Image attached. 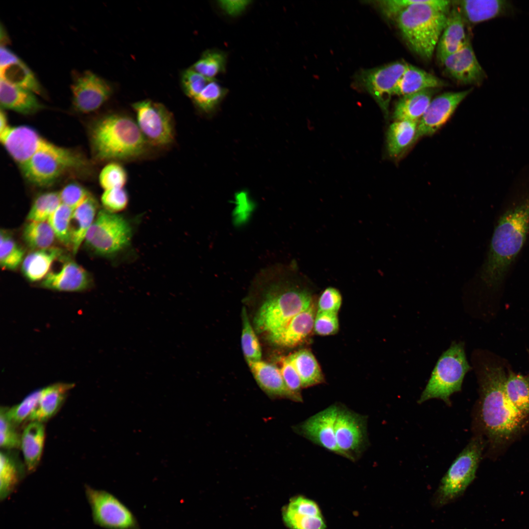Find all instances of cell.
<instances>
[{"mask_svg": "<svg viewBox=\"0 0 529 529\" xmlns=\"http://www.w3.org/2000/svg\"><path fill=\"white\" fill-rule=\"evenodd\" d=\"M227 55L223 51L216 49H208L191 67L204 76L215 79L218 74L225 71Z\"/></svg>", "mask_w": 529, "mask_h": 529, "instance_id": "obj_38", "label": "cell"}, {"mask_svg": "<svg viewBox=\"0 0 529 529\" xmlns=\"http://www.w3.org/2000/svg\"><path fill=\"white\" fill-rule=\"evenodd\" d=\"M136 122L149 145L165 147L174 139L172 113L162 103L145 99L132 104Z\"/></svg>", "mask_w": 529, "mask_h": 529, "instance_id": "obj_11", "label": "cell"}, {"mask_svg": "<svg viewBox=\"0 0 529 529\" xmlns=\"http://www.w3.org/2000/svg\"><path fill=\"white\" fill-rule=\"evenodd\" d=\"M97 203L91 194L72 212L70 222L71 249L76 254L96 216Z\"/></svg>", "mask_w": 529, "mask_h": 529, "instance_id": "obj_25", "label": "cell"}, {"mask_svg": "<svg viewBox=\"0 0 529 529\" xmlns=\"http://www.w3.org/2000/svg\"><path fill=\"white\" fill-rule=\"evenodd\" d=\"M339 330L337 313L331 312L317 311L315 314L313 330L320 336L333 335Z\"/></svg>", "mask_w": 529, "mask_h": 529, "instance_id": "obj_49", "label": "cell"}, {"mask_svg": "<svg viewBox=\"0 0 529 529\" xmlns=\"http://www.w3.org/2000/svg\"><path fill=\"white\" fill-rule=\"evenodd\" d=\"M452 4L436 46L437 59L441 64L447 57L460 49L469 40L465 33V21L457 5Z\"/></svg>", "mask_w": 529, "mask_h": 529, "instance_id": "obj_24", "label": "cell"}, {"mask_svg": "<svg viewBox=\"0 0 529 529\" xmlns=\"http://www.w3.org/2000/svg\"><path fill=\"white\" fill-rule=\"evenodd\" d=\"M288 357L299 376L302 388H308L325 382L320 366L309 350H300Z\"/></svg>", "mask_w": 529, "mask_h": 529, "instance_id": "obj_34", "label": "cell"}, {"mask_svg": "<svg viewBox=\"0 0 529 529\" xmlns=\"http://www.w3.org/2000/svg\"><path fill=\"white\" fill-rule=\"evenodd\" d=\"M20 59L12 51L4 46H1L0 49V67L16 63Z\"/></svg>", "mask_w": 529, "mask_h": 529, "instance_id": "obj_54", "label": "cell"}, {"mask_svg": "<svg viewBox=\"0 0 529 529\" xmlns=\"http://www.w3.org/2000/svg\"><path fill=\"white\" fill-rule=\"evenodd\" d=\"M479 376L480 398L477 420L490 442L501 444L521 430L527 417L507 398L505 387L507 376L501 366L485 363Z\"/></svg>", "mask_w": 529, "mask_h": 529, "instance_id": "obj_2", "label": "cell"}, {"mask_svg": "<svg viewBox=\"0 0 529 529\" xmlns=\"http://www.w3.org/2000/svg\"><path fill=\"white\" fill-rule=\"evenodd\" d=\"M214 79L207 78L190 68L182 73L181 84L185 94L192 99Z\"/></svg>", "mask_w": 529, "mask_h": 529, "instance_id": "obj_46", "label": "cell"}, {"mask_svg": "<svg viewBox=\"0 0 529 529\" xmlns=\"http://www.w3.org/2000/svg\"><path fill=\"white\" fill-rule=\"evenodd\" d=\"M444 85V82L436 76L408 64L398 83L394 95L403 96Z\"/></svg>", "mask_w": 529, "mask_h": 529, "instance_id": "obj_30", "label": "cell"}, {"mask_svg": "<svg viewBox=\"0 0 529 529\" xmlns=\"http://www.w3.org/2000/svg\"><path fill=\"white\" fill-rule=\"evenodd\" d=\"M45 438L43 422L30 421L24 429L21 436V448L27 470H35L41 459Z\"/></svg>", "mask_w": 529, "mask_h": 529, "instance_id": "obj_29", "label": "cell"}, {"mask_svg": "<svg viewBox=\"0 0 529 529\" xmlns=\"http://www.w3.org/2000/svg\"><path fill=\"white\" fill-rule=\"evenodd\" d=\"M61 204L59 192L42 193L34 200L27 214L28 221H46Z\"/></svg>", "mask_w": 529, "mask_h": 529, "instance_id": "obj_40", "label": "cell"}, {"mask_svg": "<svg viewBox=\"0 0 529 529\" xmlns=\"http://www.w3.org/2000/svg\"><path fill=\"white\" fill-rule=\"evenodd\" d=\"M104 209L116 213L123 211L127 207L129 197L124 188H114L104 190L101 196Z\"/></svg>", "mask_w": 529, "mask_h": 529, "instance_id": "obj_48", "label": "cell"}, {"mask_svg": "<svg viewBox=\"0 0 529 529\" xmlns=\"http://www.w3.org/2000/svg\"><path fill=\"white\" fill-rule=\"evenodd\" d=\"M280 371L284 381L289 389L300 398L302 385L299 376L289 357L281 360Z\"/></svg>", "mask_w": 529, "mask_h": 529, "instance_id": "obj_51", "label": "cell"}, {"mask_svg": "<svg viewBox=\"0 0 529 529\" xmlns=\"http://www.w3.org/2000/svg\"><path fill=\"white\" fill-rule=\"evenodd\" d=\"M10 126L6 114L1 109L0 113V135L4 133Z\"/></svg>", "mask_w": 529, "mask_h": 529, "instance_id": "obj_55", "label": "cell"}, {"mask_svg": "<svg viewBox=\"0 0 529 529\" xmlns=\"http://www.w3.org/2000/svg\"><path fill=\"white\" fill-rule=\"evenodd\" d=\"M25 244L33 250L52 247L55 234L48 221H28L22 231Z\"/></svg>", "mask_w": 529, "mask_h": 529, "instance_id": "obj_37", "label": "cell"}, {"mask_svg": "<svg viewBox=\"0 0 529 529\" xmlns=\"http://www.w3.org/2000/svg\"><path fill=\"white\" fill-rule=\"evenodd\" d=\"M242 328L241 344L242 351L247 361H260L262 350L260 344L254 330L250 324L247 312L244 307L242 310Z\"/></svg>", "mask_w": 529, "mask_h": 529, "instance_id": "obj_43", "label": "cell"}, {"mask_svg": "<svg viewBox=\"0 0 529 529\" xmlns=\"http://www.w3.org/2000/svg\"><path fill=\"white\" fill-rule=\"evenodd\" d=\"M17 427L7 418L3 407L0 412V445L4 450L18 448L21 446V436Z\"/></svg>", "mask_w": 529, "mask_h": 529, "instance_id": "obj_47", "label": "cell"}, {"mask_svg": "<svg viewBox=\"0 0 529 529\" xmlns=\"http://www.w3.org/2000/svg\"><path fill=\"white\" fill-rule=\"evenodd\" d=\"M408 63L396 61L384 66L363 71L359 80L387 114L389 104L398 83Z\"/></svg>", "mask_w": 529, "mask_h": 529, "instance_id": "obj_14", "label": "cell"}, {"mask_svg": "<svg viewBox=\"0 0 529 529\" xmlns=\"http://www.w3.org/2000/svg\"><path fill=\"white\" fill-rule=\"evenodd\" d=\"M247 362L259 386L270 398L288 399L297 402L303 401V399L289 389L280 369L276 366L261 360Z\"/></svg>", "mask_w": 529, "mask_h": 529, "instance_id": "obj_23", "label": "cell"}, {"mask_svg": "<svg viewBox=\"0 0 529 529\" xmlns=\"http://www.w3.org/2000/svg\"><path fill=\"white\" fill-rule=\"evenodd\" d=\"M0 103L3 109L23 115L38 112L42 106L33 92L14 86L0 79Z\"/></svg>", "mask_w": 529, "mask_h": 529, "instance_id": "obj_26", "label": "cell"}, {"mask_svg": "<svg viewBox=\"0 0 529 529\" xmlns=\"http://www.w3.org/2000/svg\"><path fill=\"white\" fill-rule=\"evenodd\" d=\"M61 203L73 211L82 204L91 194L80 185L72 183L65 186L59 192Z\"/></svg>", "mask_w": 529, "mask_h": 529, "instance_id": "obj_50", "label": "cell"}, {"mask_svg": "<svg viewBox=\"0 0 529 529\" xmlns=\"http://www.w3.org/2000/svg\"><path fill=\"white\" fill-rule=\"evenodd\" d=\"M90 138L93 156L98 161L136 159L146 153L149 145L136 121L121 114L97 120Z\"/></svg>", "mask_w": 529, "mask_h": 529, "instance_id": "obj_3", "label": "cell"}, {"mask_svg": "<svg viewBox=\"0 0 529 529\" xmlns=\"http://www.w3.org/2000/svg\"><path fill=\"white\" fill-rule=\"evenodd\" d=\"M62 254L63 250L55 247L33 250L25 256L22 263L24 275L31 282L42 281L52 264Z\"/></svg>", "mask_w": 529, "mask_h": 529, "instance_id": "obj_28", "label": "cell"}, {"mask_svg": "<svg viewBox=\"0 0 529 529\" xmlns=\"http://www.w3.org/2000/svg\"><path fill=\"white\" fill-rule=\"evenodd\" d=\"M342 303V296L336 288L329 287L320 294L317 303L318 311L337 313Z\"/></svg>", "mask_w": 529, "mask_h": 529, "instance_id": "obj_52", "label": "cell"}, {"mask_svg": "<svg viewBox=\"0 0 529 529\" xmlns=\"http://www.w3.org/2000/svg\"><path fill=\"white\" fill-rule=\"evenodd\" d=\"M485 442L474 436L456 458L442 479L436 494V502L443 505L461 495L475 479Z\"/></svg>", "mask_w": 529, "mask_h": 529, "instance_id": "obj_8", "label": "cell"}, {"mask_svg": "<svg viewBox=\"0 0 529 529\" xmlns=\"http://www.w3.org/2000/svg\"><path fill=\"white\" fill-rule=\"evenodd\" d=\"M282 517L290 529H325L327 526L317 503L306 498L287 504L283 509Z\"/></svg>", "mask_w": 529, "mask_h": 529, "instance_id": "obj_21", "label": "cell"}, {"mask_svg": "<svg viewBox=\"0 0 529 529\" xmlns=\"http://www.w3.org/2000/svg\"><path fill=\"white\" fill-rule=\"evenodd\" d=\"M250 0H218L217 4L227 15L236 17L241 15L251 3Z\"/></svg>", "mask_w": 529, "mask_h": 529, "instance_id": "obj_53", "label": "cell"}, {"mask_svg": "<svg viewBox=\"0 0 529 529\" xmlns=\"http://www.w3.org/2000/svg\"><path fill=\"white\" fill-rule=\"evenodd\" d=\"M452 1L418 0L393 18L410 49L430 60L444 29Z\"/></svg>", "mask_w": 529, "mask_h": 529, "instance_id": "obj_4", "label": "cell"}, {"mask_svg": "<svg viewBox=\"0 0 529 529\" xmlns=\"http://www.w3.org/2000/svg\"><path fill=\"white\" fill-rule=\"evenodd\" d=\"M315 314L313 303L282 327L268 334V340L275 345L284 347H293L301 344L313 330Z\"/></svg>", "mask_w": 529, "mask_h": 529, "instance_id": "obj_20", "label": "cell"}, {"mask_svg": "<svg viewBox=\"0 0 529 529\" xmlns=\"http://www.w3.org/2000/svg\"><path fill=\"white\" fill-rule=\"evenodd\" d=\"M24 466L18 455L10 450L0 454V498L4 500L15 490L24 474Z\"/></svg>", "mask_w": 529, "mask_h": 529, "instance_id": "obj_32", "label": "cell"}, {"mask_svg": "<svg viewBox=\"0 0 529 529\" xmlns=\"http://www.w3.org/2000/svg\"><path fill=\"white\" fill-rule=\"evenodd\" d=\"M73 384L59 383L41 389L38 405L28 420L43 422L58 411Z\"/></svg>", "mask_w": 529, "mask_h": 529, "instance_id": "obj_27", "label": "cell"}, {"mask_svg": "<svg viewBox=\"0 0 529 529\" xmlns=\"http://www.w3.org/2000/svg\"><path fill=\"white\" fill-rule=\"evenodd\" d=\"M418 121H395L386 135L387 149L391 157H397L414 144Z\"/></svg>", "mask_w": 529, "mask_h": 529, "instance_id": "obj_33", "label": "cell"}, {"mask_svg": "<svg viewBox=\"0 0 529 529\" xmlns=\"http://www.w3.org/2000/svg\"><path fill=\"white\" fill-rule=\"evenodd\" d=\"M0 79L14 86L40 94L42 87L30 69L21 60L0 67Z\"/></svg>", "mask_w": 529, "mask_h": 529, "instance_id": "obj_35", "label": "cell"}, {"mask_svg": "<svg viewBox=\"0 0 529 529\" xmlns=\"http://www.w3.org/2000/svg\"><path fill=\"white\" fill-rule=\"evenodd\" d=\"M127 173L124 168L116 161L106 164L101 170L99 183L104 190L123 188L127 181Z\"/></svg>", "mask_w": 529, "mask_h": 529, "instance_id": "obj_45", "label": "cell"}, {"mask_svg": "<svg viewBox=\"0 0 529 529\" xmlns=\"http://www.w3.org/2000/svg\"><path fill=\"white\" fill-rule=\"evenodd\" d=\"M85 495L94 523L105 529H140L132 511L111 493L85 486Z\"/></svg>", "mask_w": 529, "mask_h": 529, "instance_id": "obj_10", "label": "cell"}, {"mask_svg": "<svg viewBox=\"0 0 529 529\" xmlns=\"http://www.w3.org/2000/svg\"><path fill=\"white\" fill-rule=\"evenodd\" d=\"M72 92L75 109L82 113H89L99 109L109 99L112 89L105 80L87 71L75 79Z\"/></svg>", "mask_w": 529, "mask_h": 529, "instance_id": "obj_16", "label": "cell"}, {"mask_svg": "<svg viewBox=\"0 0 529 529\" xmlns=\"http://www.w3.org/2000/svg\"><path fill=\"white\" fill-rule=\"evenodd\" d=\"M433 89L401 96L397 101L393 114L395 121H418L432 99Z\"/></svg>", "mask_w": 529, "mask_h": 529, "instance_id": "obj_31", "label": "cell"}, {"mask_svg": "<svg viewBox=\"0 0 529 529\" xmlns=\"http://www.w3.org/2000/svg\"><path fill=\"white\" fill-rule=\"evenodd\" d=\"M472 89L459 92H446L432 99L418 122L414 140L435 133L450 119L458 105L471 92Z\"/></svg>", "mask_w": 529, "mask_h": 529, "instance_id": "obj_17", "label": "cell"}, {"mask_svg": "<svg viewBox=\"0 0 529 529\" xmlns=\"http://www.w3.org/2000/svg\"><path fill=\"white\" fill-rule=\"evenodd\" d=\"M58 269L50 270L41 281V286L61 291H80L90 286L89 274L82 266L70 259H63Z\"/></svg>", "mask_w": 529, "mask_h": 529, "instance_id": "obj_19", "label": "cell"}, {"mask_svg": "<svg viewBox=\"0 0 529 529\" xmlns=\"http://www.w3.org/2000/svg\"><path fill=\"white\" fill-rule=\"evenodd\" d=\"M227 93V89L214 79L192 100L200 111L209 114L217 108Z\"/></svg>", "mask_w": 529, "mask_h": 529, "instance_id": "obj_41", "label": "cell"}, {"mask_svg": "<svg viewBox=\"0 0 529 529\" xmlns=\"http://www.w3.org/2000/svg\"><path fill=\"white\" fill-rule=\"evenodd\" d=\"M252 284L263 291V299L254 317L258 332L269 334L284 326L313 303V284L297 263H276L255 275Z\"/></svg>", "mask_w": 529, "mask_h": 529, "instance_id": "obj_1", "label": "cell"}, {"mask_svg": "<svg viewBox=\"0 0 529 529\" xmlns=\"http://www.w3.org/2000/svg\"><path fill=\"white\" fill-rule=\"evenodd\" d=\"M85 164L77 153L61 147L54 151L38 153L20 167L25 179L38 187L51 185L66 172Z\"/></svg>", "mask_w": 529, "mask_h": 529, "instance_id": "obj_9", "label": "cell"}, {"mask_svg": "<svg viewBox=\"0 0 529 529\" xmlns=\"http://www.w3.org/2000/svg\"><path fill=\"white\" fill-rule=\"evenodd\" d=\"M338 408L337 404L330 406L295 426L293 431L313 443L341 456L335 433Z\"/></svg>", "mask_w": 529, "mask_h": 529, "instance_id": "obj_15", "label": "cell"}, {"mask_svg": "<svg viewBox=\"0 0 529 529\" xmlns=\"http://www.w3.org/2000/svg\"><path fill=\"white\" fill-rule=\"evenodd\" d=\"M0 140L20 167L38 153L56 150L61 147L44 138L32 128L25 125L10 126L0 135Z\"/></svg>", "mask_w": 529, "mask_h": 529, "instance_id": "obj_13", "label": "cell"}, {"mask_svg": "<svg viewBox=\"0 0 529 529\" xmlns=\"http://www.w3.org/2000/svg\"><path fill=\"white\" fill-rule=\"evenodd\" d=\"M458 8L464 20L475 24L499 17L512 15L513 4L506 0H463L452 1Z\"/></svg>", "mask_w": 529, "mask_h": 529, "instance_id": "obj_22", "label": "cell"}, {"mask_svg": "<svg viewBox=\"0 0 529 529\" xmlns=\"http://www.w3.org/2000/svg\"><path fill=\"white\" fill-rule=\"evenodd\" d=\"M442 64L448 75L463 84L480 85L486 77L470 40L460 49L447 57Z\"/></svg>", "mask_w": 529, "mask_h": 529, "instance_id": "obj_18", "label": "cell"}, {"mask_svg": "<svg viewBox=\"0 0 529 529\" xmlns=\"http://www.w3.org/2000/svg\"><path fill=\"white\" fill-rule=\"evenodd\" d=\"M529 230V196L506 212L494 230L482 277L493 284L501 279L523 247Z\"/></svg>", "mask_w": 529, "mask_h": 529, "instance_id": "obj_5", "label": "cell"}, {"mask_svg": "<svg viewBox=\"0 0 529 529\" xmlns=\"http://www.w3.org/2000/svg\"><path fill=\"white\" fill-rule=\"evenodd\" d=\"M40 394L41 389L36 390L26 396L19 404L10 408L3 407L8 420L16 427L28 420L38 405Z\"/></svg>", "mask_w": 529, "mask_h": 529, "instance_id": "obj_44", "label": "cell"}, {"mask_svg": "<svg viewBox=\"0 0 529 529\" xmlns=\"http://www.w3.org/2000/svg\"><path fill=\"white\" fill-rule=\"evenodd\" d=\"M470 369L464 343L453 341L439 357L418 403L437 398L450 406V396L461 390L464 378Z\"/></svg>", "mask_w": 529, "mask_h": 529, "instance_id": "obj_6", "label": "cell"}, {"mask_svg": "<svg viewBox=\"0 0 529 529\" xmlns=\"http://www.w3.org/2000/svg\"><path fill=\"white\" fill-rule=\"evenodd\" d=\"M505 391L510 402L524 415L529 416V375L510 372L505 383Z\"/></svg>", "mask_w": 529, "mask_h": 529, "instance_id": "obj_36", "label": "cell"}, {"mask_svg": "<svg viewBox=\"0 0 529 529\" xmlns=\"http://www.w3.org/2000/svg\"><path fill=\"white\" fill-rule=\"evenodd\" d=\"M24 251L6 230H0V264L3 269L14 270L22 263Z\"/></svg>", "mask_w": 529, "mask_h": 529, "instance_id": "obj_39", "label": "cell"}, {"mask_svg": "<svg viewBox=\"0 0 529 529\" xmlns=\"http://www.w3.org/2000/svg\"><path fill=\"white\" fill-rule=\"evenodd\" d=\"M72 212V209L61 203L48 220L56 238L63 245L70 248V222Z\"/></svg>", "mask_w": 529, "mask_h": 529, "instance_id": "obj_42", "label": "cell"}, {"mask_svg": "<svg viewBox=\"0 0 529 529\" xmlns=\"http://www.w3.org/2000/svg\"><path fill=\"white\" fill-rule=\"evenodd\" d=\"M132 235L129 222L117 213L105 209L98 211L86 235L85 246L95 254L110 257L124 250Z\"/></svg>", "mask_w": 529, "mask_h": 529, "instance_id": "obj_7", "label": "cell"}, {"mask_svg": "<svg viewBox=\"0 0 529 529\" xmlns=\"http://www.w3.org/2000/svg\"><path fill=\"white\" fill-rule=\"evenodd\" d=\"M335 425L337 444L341 455L353 462L368 446L367 417L338 405Z\"/></svg>", "mask_w": 529, "mask_h": 529, "instance_id": "obj_12", "label": "cell"}]
</instances>
